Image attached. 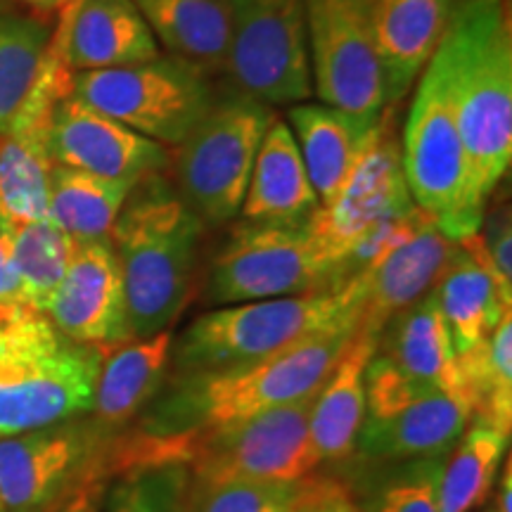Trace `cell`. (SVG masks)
Returning a JSON list of instances; mask_svg holds the SVG:
<instances>
[{
  "label": "cell",
  "instance_id": "cell-1",
  "mask_svg": "<svg viewBox=\"0 0 512 512\" xmlns=\"http://www.w3.org/2000/svg\"><path fill=\"white\" fill-rule=\"evenodd\" d=\"M358 323L339 325L245 366L166 375L155 401L128 432L171 437L223 425L313 396L328 380Z\"/></svg>",
  "mask_w": 512,
  "mask_h": 512
},
{
  "label": "cell",
  "instance_id": "cell-2",
  "mask_svg": "<svg viewBox=\"0 0 512 512\" xmlns=\"http://www.w3.org/2000/svg\"><path fill=\"white\" fill-rule=\"evenodd\" d=\"M204 221L181 200L166 174L133 185L110 242L124 280L131 339L171 330L195 294Z\"/></svg>",
  "mask_w": 512,
  "mask_h": 512
},
{
  "label": "cell",
  "instance_id": "cell-3",
  "mask_svg": "<svg viewBox=\"0 0 512 512\" xmlns=\"http://www.w3.org/2000/svg\"><path fill=\"white\" fill-rule=\"evenodd\" d=\"M477 188L489 200L512 162L508 0H460L437 48Z\"/></svg>",
  "mask_w": 512,
  "mask_h": 512
},
{
  "label": "cell",
  "instance_id": "cell-4",
  "mask_svg": "<svg viewBox=\"0 0 512 512\" xmlns=\"http://www.w3.org/2000/svg\"><path fill=\"white\" fill-rule=\"evenodd\" d=\"M361 309V278L339 290L219 306L174 337L169 373H204L264 361L306 337L358 323Z\"/></svg>",
  "mask_w": 512,
  "mask_h": 512
},
{
  "label": "cell",
  "instance_id": "cell-5",
  "mask_svg": "<svg viewBox=\"0 0 512 512\" xmlns=\"http://www.w3.org/2000/svg\"><path fill=\"white\" fill-rule=\"evenodd\" d=\"M102 347L64 337L43 313L0 330V437L93 411Z\"/></svg>",
  "mask_w": 512,
  "mask_h": 512
},
{
  "label": "cell",
  "instance_id": "cell-6",
  "mask_svg": "<svg viewBox=\"0 0 512 512\" xmlns=\"http://www.w3.org/2000/svg\"><path fill=\"white\" fill-rule=\"evenodd\" d=\"M401 162L415 207L425 211L446 238L458 242L477 233L486 197L477 188L437 55L415 86L403 128Z\"/></svg>",
  "mask_w": 512,
  "mask_h": 512
},
{
  "label": "cell",
  "instance_id": "cell-7",
  "mask_svg": "<svg viewBox=\"0 0 512 512\" xmlns=\"http://www.w3.org/2000/svg\"><path fill=\"white\" fill-rule=\"evenodd\" d=\"M273 117V107L233 88L219 93L207 117L171 150V183L204 226H223L240 216L256 152Z\"/></svg>",
  "mask_w": 512,
  "mask_h": 512
},
{
  "label": "cell",
  "instance_id": "cell-8",
  "mask_svg": "<svg viewBox=\"0 0 512 512\" xmlns=\"http://www.w3.org/2000/svg\"><path fill=\"white\" fill-rule=\"evenodd\" d=\"M69 95L174 150L207 117L219 91L200 64L162 53L133 67L74 72Z\"/></svg>",
  "mask_w": 512,
  "mask_h": 512
},
{
  "label": "cell",
  "instance_id": "cell-9",
  "mask_svg": "<svg viewBox=\"0 0 512 512\" xmlns=\"http://www.w3.org/2000/svg\"><path fill=\"white\" fill-rule=\"evenodd\" d=\"M114 434L86 413L0 437V510L48 512L81 484L112 479Z\"/></svg>",
  "mask_w": 512,
  "mask_h": 512
},
{
  "label": "cell",
  "instance_id": "cell-10",
  "mask_svg": "<svg viewBox=\"0 0 512 512\" xmlns=\"http://www.w3.org/2000/svg\"><path fill=\"white\" fill-rule=\"evenodd\" d=\"M318 290L339 287L306 223L280 226L242 221L214 254L207 278V302L216 306Z\"/></svg>",
  "mask_w": 512,
  "mask_h": 512
},
{
  "label": "cell",
  "instance_id": "cell-11",
  "mask_svg": "<svg viewBox=\"0 0 512 512\" xmlns=\"http://www.w3.org/2000/svg\"><path fill=\"white\" fill-rule=\"evenodd\" d=\"M230 46L226 74L268 107L311 100L304 0H226Z\"/></svg>",
  "mask_w": 512,
  "mask_h": 512
},
{
  "label": "cell",
  "instance_id": "cell-12",
  "mask_svg": "<svg viewBox=\"0 0 512 512\" xmlns=\"http://www.w3.org/2000/svg\"><path fill=\"white\" fill-rule=\"evenodd\" d=\"M313 93L351 117L380 121L387 93L375 43L373 0H304Z\"/></svg>",
  "mask_w": 512,
  "mask_h": 512
},
{
  "label": "cell",
  "instance_id": "cell-13",
  "mask_svg": "<svg viewBox=\"0 0 512 512\" xmlns=\"http://www.w3.org/2000/svg\"><path fill=\"white\" fill-rule=\"evenodd\" d=\"M72 74L53 31V46L34 91L0 133V219L8 226L48 221L50 174L55 166L48 150L50 114L69 95Z\"/></svg>",
  "mask_w": 512,
  "mask_h": 512
},
{
  "label": "cell",
  "instance_id": "cell-14",
  "mask_svg": "<svg viewBox=\"0 0 512 512\" xmlns=\"http://www.w3.org/2000/svg\"><path fill=\"white\" fill-rule=\"evenodd\" d=\"M413 207L415 202L403 176L401 143L389 133L384 119L380 133L366 155L358 159L347 183L328 204H320L313 211L306 230L328 259L335 280V266L370 228L392 216L408 214Z\"/></svg>",
  "mask_w": 512,
  "mask_h": 512
},
{
  "label": "cell",
  "instance_id": "cell-15",
  "mask_svg": "<svg viewBox=\"0 0 512 512\" xmlns=\"http://www.w3.org/2000/svg\"><path fill=\"white\" fill-rule=\"evenodd\" d=\"M48 150L57 166L131 185L166 174L171 166V147L140 136L72 95H64L50 114Z\"/></svg>",
  "mask_w": 512,
  "mask_h": 512
},
{
  "label": "cell",
  "instance_id": "cell-16",
  "mask_svg": "<svg viewBox=\"0 0 512 512\" xmlns=\"http://www.w3.org/2000/svg\"><path fill=\"white\" fill-rule=\"evenodd\" d=\"M46 318L64 337L93 347L131 342L124 280L110 240L76 242Z\"/></svg>",
  "mask_w": 512,
  "mask_h": 512
},
{
  "label": "cell",
  "instance_id": "cell-17",
  "mask_svg": "<svg viewBox=\"0 0 512 512\" xmlns=\"http://www.w3.org/2000/svg\"><path fill=\"white\" fill-rule=\"evenodd\" d=\"M69 72L133 67L162 55L133 0H76L55 29Z\"/></svg>",
  "mask_w": 512,
  "mask_h": 512
},
{
  "label": "cell",
  "instance_id": "cell-18",
  "mask_svg": "<svg viewBox=\"0 0 512 512\" xmlns=\"http://www.w3.org/2000/svg\"><path fill=\"white\" fill-rule=\"evenodd\" d=\"M453 252L456 242L427 219L403 245L394 247L375 266L358 275L363 285L358 328L380 337L389 320L434 290Z\"/></svg>",
  "mask_w": 512,
  "mask_h": 512
},
{
  "label": "cell",
  "instance_id": "cell-19",
  "mask_svg": "<svg viewBox=\"0 0 512 512\" xmlns=\"http://www.w3.org/2000/svg\"><path fill=\"white\" fill-rule=\"evenodd\" d=\"M472 415V403L463 394L437 392L389 418L363 420L354 456L370 465L441 458L458 444Z\"/></svg>",
  "mask_w": 512,
  "mask_h": 512
},
{
  "label": "cell",
  "instance_id": "cell-20",
  "mask_svg": "<svg viewBox=\"0 0 512 512\" xmlns=\"http://www.w3.org/2000/svg\"><path fill=\"white\" fill-rule=\"evenodd\" d=\"M456 0H373L375 43L387 105H394L425 72L444 38Z\"/></svg>",
  "mask_w": 512,
  "mask_h": 512
},
{
  "label": "cell",
  "instance_id": "cell-21",
  "mask_svg": "<svg viewBox=\"0 0 512 512\" xmlns=\"http://www.w3.org/2000/svg\"><path fill=\"white\" fill-rule=\"evenodd\" d=\"M387 114L380 121H366L325 105V102H297L287 107L290 126L306 174L311 178L318 202L328 204L347 183L358 159L366 155Z\"/></svg>",
  "mask_w": 512,
  "mask_h": 512
},
{
  "label": "cell",
  "instance_id": "cell-22",
  "mask_svg": "<svg viewBox=\"0 0 512 512\" xmlns=\"http://www.w3.org/2000/svg\"><path fill=\"white\" fill-rule=\"evenodd\" d=\"M318 207L297 140L285 119L273 117L256 152L240 216L254 223L302 226Z\"/></svg>",
  "mask_w": 512,
  "mask_h": 512
},
{
  "label": "cell",
  "instance_id": "cell-23",
  "mask_svg": "<svg viewBox=\"0 0 512 512\" xmlns=\"http://www.w3.org/2000/svg\"><path fill=\"white\" fill-rule=\"evenodd\" d=\"M171 344L174 332L164 330L155 337L102 347L93 411L88 415L110 432L131 425L164 387L171 363Z\"/></svg>",
  "mask_w": 512,
  "mask_h": 512
},
{
  "label": "cell",
  "instance_id": "cell-24",
  "mask_svg": "<svg viewBox=\"0 0 512 512\" xmlns=\"http://www.w3.org/2000/svg\"><path fill=\"white\" fill-rule=\"evenodd\" d=\"M377 339L356 325L347 349L313 396L309 432L320 463H347L354 456L356 437L366 420V368Z\"/></svg>",
  "mask_w": 512,
  "mask_h": 512
},
{
  "label": "cell",
  "instance_id": "cell-25",
  "mask_svg": "<svg viewBox=\"0 0 512 512\" xmlns=\"http://www.w3.org/2000/svg\"><path fill=\"white\" fill-rule=\"evenodd\" d=\"M375 351L437 392L463 394L456 349L434 290L389 320Z\"/></svg>",
  "mask_w": 512,
  "mask_h": 512
},
{
  "label": "cell",
  "instance_id": "cell-26",
  "mask_svg": "<svg viewBox=\"0 0 512 512\" xmlns=\"http://www.w3.org/2000/svg\"><path fill=\"white\" fill-rule=\"evenodd\" d=\"M169 55L200 64L209 74L228 67L230 24L226 0H133Z\"/></svg>",
  "mask_w": 512,
  "mask_h": 512
},
{
  "label": "cell",
  "instance_id": "cell-27",
  "mask_svg": "<svg viewBox=\"0 0 512 512\" xmlns=\"http://www.w3.org/2000/svg\"><path fill=\"white\" fill-rule=\"evenodd\" d=\"M434 297L458 354L475 349L494 332L512 304L503 299L494 275L456 242V252L434 285Z\"/></svg>",
  "mask_w": 512,
  "mask_h": 512
},
{
  "label": "cell",
  "instance_id": "cell-28",
  "mask_svg": "<svg viewBox=\"0 0 512 512\" xmlns=\"http://www.w3.org/2000/svg\"><path fill=\"white\" fill-rule=\"evenodd\" d=\"M510 434L472 415L470 425L441 465L439 512H472L491 496L508 456Z\"/></svg>",
  "mask_w": 512,
  "mask_h": 512
},
{
  "label": "cell",
  "instance_id": "cell-29",
  "mask_svg": "<svg viewBox=\"0 0 512 512\" xmlns=\"http://www.w3.org/2000/svg\"><path fill=\"white\" fill-rule=\"evenodd\" d=\"M133 185L88 171L53 166L50 174L48 221L76 242L110 240L112 226Z\"/></svg>",
  "mask_w": 512,
  "mask_h": 512
},
{
  "label": "cell",
  "instance_id": "cell-30",
  "mask_svg": "<svg viewBox=\"0 0 512 512\" xmlns=\"http://www.w3.org/2000/svg\"><path fill=\"white\" fill-rule=\"evenodd\" d=\"M460 392L477 418L512 430V311L475 349L456 356Z\"/></svg>",
  "mask_w": 512,
  "mask_h": 512
},
{
  "label": "cell",
  "instance_id": "cell-31",
  "mask_svg": "<svg viewBox=\"0 0 512 512\" xmlns=\"http://www.w3.org/2000/svg\"><path fill=\"white\" fill-rule=\"evenodd\" d=\"M53 29L36 17L0 12V133L34 91L46 67Z\"/></svg>",
  "mask_w": 512,
  "mask_h": 512
},
{
  "label": "cell",
  "instance_id": "cell-32",
  "mask_svg": "<svg viewBox=\"0 0 512 512\" xmlns=\"http://www.w3.org/2000/svg\"><path fill=\"white\" fill-rule=\"evenodd\" d=\"M76 240L53 221L12 226V259L24 302L34 313H43L62 283L72 261Z\"/></svg>",
  "mask_w": 512,
  "mask_h": 512
},
{
  "label": "cell",
  "instance_id": "cell-33",
  "mask_svg": "<svg viewBox=\"0 0 512 512\" xmlns=\"http://www.w3.org/2000/svg\"><path fill=\"white\" fill-rule=\"evenodd\" d=\"M105 512H192V475L185 465L131 467L110 479Z\"/></svg>",
  "mask_w": 512,
  "mask_h": 512
},
{
  "label": "cell",
  "instance_id": "cell-34",
  "mask_svg": "<svg viewBox=\"0 0 512 512\" xmlns=\"http://www.w3.org/2000/svg\"><path fill=\"white\" fill-rule=\"evenodd\" d=\"M441 458L413 460L384 475L358 512H439Z\"/></svg>",
  "mask_w": 512,
  "mask_h": 512
},
{
  "label": "cell",
  "instance_id": "cell-35",
  "mask_svg": "<svg viewBox=\"0 0 512 512\" xmlns=\"http://www.w3.org/2000/svg\"><path fill=\"white\" fill-rule=\"evenodd\" d=\"M299 482H192V512H294Z\"/></svg>",
  "mask_w": 512,
  "mask_h": 512
},
{
  "label": "cell",
  "instance_id": "cell-36",
  "mask_svg": "<svg viewBox=\"0 0 512 512\" xmlns=\"http://www.w3.org/2000/svg\"><path fill=\"white\" fill-rule=\"evenodd\" d=\"M437 394V389L427 387L389 361L387 356L373 354L366 368V418L382 420L389 415L413 406L427 396Z\"/></svg>",
  "mask_w": 512,
  "mask_h": 512
},
{
  "label": "cell",
  "instance_id": "cell-37",
  "mask_svg": "<svg viewBox=\"0 0 512 512\" xmlns=\"http://www.w3.org/2000/svg\"><path fill=\"white\" fill-rule=\"evenodd\" d=\"M479 238L489 256L491 266L501 285L505 299L512 302V228H510V209L498 207L484 216L479 226Z\"/></svg>",
  "mask_w": 512,
  "mask_h": 512
},
{
  "label": "cell",
  "instance_id": "cell-38",
  "mask_svg": "<svg viewBox=\"0 0 512 512\" xmlns=\"http://www.w3.org/2000/svg\"><path fill=\"white\" fill-rule=\"evenodd\" d=\"M294 512H358L351 489L335 477H304Z\"/></svg>",
  "mask_w": 512,
  "mask_h": 512
},
{
  "label": "cell",
  "instance_id": "cell-39",
  "mask_svg": "<svg viewBox=\"0 0 512 512\" xmlns=\"http://www.w3.org/2000/svg\"><path fill=\"white\" fill-rule=\"evenodd\" d=\"M34 313L24 302L12 259V226L0 219V320H15Z\"/></svg>",
  "mask_w": 512,
  "mask_h": 512
},
{
  "label": "cell",
  "instance_id": "cell-40",
  "mask_svg": "<svg viewBox=\"0 0 512 512\" xmlns=\"http://www.w3.org/2000/svg\"><path fill=\"white\" fill-rule=\"evenodd\" d=\"M107 486L110 479H91L57 501L48 512H105Z\"/></svg>",
  "mask_w": 512,
  "mask_h": 512
},
{
  "label": "cell",
  "instance_id": "cell-41",
  "mask_svg": "<svg viewBox=\"0 0 512 512\" xmlns=\"http://www.w3.org/2000/svg\"><path fill=\"white\" fill-rule=\"evenodd\" d=\"M498 486H496V503L491 512H512V458L505 456L503 472H498Z\"/></svg>",
  "mask_w": 512,
  "mask_h": 512
},
{
  "label": "cell",
  "instance_id": "cell-42",
  "mask_svg": "<svg viewBox=\"0 0 512 512\" xmlns=\"http://www.w3.org/2000/svg\"><path fill=\"white\" fill-rule=\"evenodd\" d=\"M24 5H29V8H34L36 12H55V10H64L67 5L76 3V0H22Z\"/></svg>",
  "mask_w": 512,
  "mask_h": 512
},
{
  "label": "cell",
  "instance_id": "cell-43",
  "mask_svg": "<svg viewBox=\"0 0 512 512\" xmlns=\"http://www.w3.org/2000/svg\"><path fill=\"white\" fill-rule=\"evenodd\" d=\"M3 325H5V320H0V330H3Z\"/></svg>",
  "mask_w": 512,
  "mask_h": 512
},
{
  "label": "cell",
  "instance_id": "cell-44",
  "mask_svg": "<svg viewBox=\"0 0 512 512\" xmlns=\"http://www.w3.org/2000/svg\"><path fill=\"white\" fill-rule=\"evenodd\" d=\"M5 8H3V0H0V12H3Z\"/></svg>",
  "mask_w": 512,
  "mask_h": 512
},
{
  "label": "cell",
  "instance_id": "cell-45",
  "mask_svg": "<svg viewBox=\"0 0 512 512\" xmlns=\"http://www.w3.org/2000/svg\"><path fill=\"white\" fill-rule=\"evenodd\" d=\"M484 512H491V510H484Z\"/></svg>",
  "mask_w": 512,
  "mask_h": 512
},
{
  "label": "cell",
  "instance_id": "cell-46",
  "mask_svg": "<svg viewBox=\"0 0 512 512\" xmlns=\"http://www.w3.org/2000/svg\"><path fill=\"white\" fill-rule=\"evenodd\" d=\"M0 512H3V510H0Z\"/></svg>",
  "mask_w": 512,
  "mask_h": 512
}]
</instances>
